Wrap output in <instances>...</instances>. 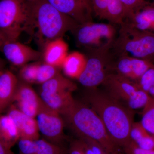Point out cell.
<instances>
[{
  "mask_svg": "<svg viewBox=\"0 0 154 154\" xmlns=\"http://www.w3.org/2000/svg\"><path fill=\"white\" fill-rule=\"evenodd\" d=\"M68 45L63 38L49 42L45 47L43 54L44 63L58 68H61L68 54Z\"/></svg>",
  "mask_w": 154,
  "mask_h": 154,
  "instance_id": "obj_17",
  "label": "cell"
},
{
  "mask_svg": "<svg viewBox=\"0 0 154 154\" xmlns=\"http://www.w3.org/2000/svg\"><path fill=\"white\" fill-rule=\"evenodd\" d=\"M36 117L39 131L45 140L59 146L64 135V123L61 115L42 101Z\"/></svg>",
  "mask_w": 154,
  "mask_h": 154,
  "instance_id": "obj_9",
  "label": "cell"
},
{
  "mask_svg": "<svg viewBox=\"0 0 154 154\" xmlns=\"http://www.w3.org/2000/svg\"><path fill=\"white\" fill-rule=\"evenodd\" d=\"M60 73L58 68L44 63H39L37 70L36 83L43 84Z\"/></svg>",
  "mask_w": 154,
  "mask_h": 154,
  "instance_id": "obj_25",
  "label": "cell"
},
{
  "mask_svg": "<svg viewBox=\"0 0 154 154\" xmlns=\"http://www.w3.org/2000/svg\"><path fill=\"white\" fill-rule=\"evenodd\" d=\"M126 10L127 18L126 20L132 17L138 11L148 5L146 0H120ZM125 20V21H126Z\"/></svg>",
  "mask_w": 154,
  "mask_h": 154,
  "instance_id": "obj_28",
  "label": "cell"
},
{
  "mask_svg": "<svg viewBox=\"0 0 154 154\" xmlns=\"http://www.w3.org/2000/svg\"><path fill=\"white\" fill-rule=\"evenodd\" d=\"M2 47H0V50L1 49ZM5 69H4V63L3 62L2 60L0 58V74L2 73V72Z\"/></svg>",
  "mask_w": 154,
  "mask_h": 154,
  "instance_id": "obj_38",
  "label": "cell"
},
{
  "mask_svg": "<svg viewBox=\"0 0 154 154\" xmlns=\"http://www.w3.org/2000/svg\"><path fill=\"white\" fill-rule=\"evenodd\" d=\"M61 13L75 20L79 25L93 21V11L85 0H46Z\"/></svg>",
  "mask_w": 154,
  "mask_h": 154,
  "instance_id": "obj_11",
  "label": "cell"
},
{
  "mask_svg": "<svg viewBox=\"0 0 154 154\" xmlns=\"http://www.w3.org/2000/svg\"><path fill=\"white\" fill-rule=\"evenodd\" d=\"M19 80L14 72L5 70L0 74V114L13 104Z\"/></svg>",
  "mask_w": 154,
  "mask_h": 154,
  "instance_id": "obj_15",
  "label": "cell"
},
{
  "mask_svg": "<svg viewBox=\"0 0 154 154\" xmlns=\"http://www.w3.org/2000/svg\"><path fill=\"white\" fill-rule=\"evenodd\" d=\"M72 93L69 91L55 93L39 91V96L45 104L60 115L65 116L75 102Z\"/></svg>",
  "mask_w": 154,
  "mask_h": 154,
  "instance_id": "obj_16",
  "label": "cell"
},
{
  "mask_svg": "<svg viewBox=\"0 0 154 154\" xmlns=\"http://www.w3.org/2000/svg\"><path fill=\"white\" fill-rule=\"evenodd\" d=\"M1 50L9 62L21 67L31 62L38 60L42 55L41 52L17 40L5 42Z\"/></svg>",
  "mask_w": 154,
  "mask_h": 154,
  "instance_id": "obj_12",
  "label": "cell"
},
{
  "mask_svg": "<svg viewBox=\"0 0 154 154\" xmlns=\"http://www.w3.org/2000/svg\"><path fill=\"white\" fill-rule=\"evenodd\" d=\"M148 134L140 122H134L130 133L131 141L134 143H136Z\"/></svg>",
  "mask_w": 154,
  "mask_h": 154,
  "instance_id": "obj_32",
  "label": "cell"
},
{
  "mask_svg": "<svg viewBox=\"0 0 154 154\" xmlns=\"http://www.w3.org/2000/svg\"><path fill=\"white\" fill-rule=\"evenodd\" d=\"M65 117L79 137L97 142L110 154H122L120 147L110 137L101 118L88 104L75 100Z\"/></svg>",
  "mask_w": 154,
  "mask_h": 154,
  "instance_id": "obj_2",
  "label": "cell"
},
{
  "mask_svg": "<svg viewBox=\"0 0 154 154\" xmlns=\"http://www.w3.org/2000/svg\"><path fill=\"white\" fill-rule=\"evenodd\" d=\"M7 113L17 126L20 138L36 140L39 139V130L36 119L23 113L14 104L6 110Z\"/></svg>",
  "mask_w": 154,
  "mask_h": 154,
  "instance_id": "obj_14",
  "label": "cell"
},
{
  "mask_svg": "<svg viewBox=\"0 0 154 154\" xmlns=\"http://www.w3.org/2000/svg\"><path fill=\"white\" fill-rule=\"evenodd\" d=\"M124 23L138 30L154 32V7L146 6Z\"/></svg>",
  "mask_w": 154,
  "mask_h": 154,
  "instance_id": "obj_18",
  "label": "cell"
},
{
  "mask_svg": "<svg viewBox=\"0 0 154 154\" xmlns=\"http://www.w3.org/2000/svg\"><path fill=\"white\" fill-rule=\"evenodd\" d=\"M19 130L8 114H0V140L11 149L20 139Z\"/></svg>",
  "mask_w": 154,
  "mask_h": 154,
  "instance_id": "obj_20",
  "label": "cell"
},
{
  "mask_svg": "<svg viewBox=\"0 0 154 154\" xmlns=\"http://www.w3.org/2000/svg\"><path fill=\"white\" fill-rule=\"evenodd\" d=\"M147 94L152 98L154 99V85L149 89Z\"/></svg>",
  "mask_w": 154,
  "mask_h": 154,
  "instance_id": "obj_37",
  "label": "cell"
},
{
  "mask_svg": "<svg viewBox=\"0 0 154 154\" xmlns=\"http://www.w3.org/2000/svg\"><path fill=\"white\" fill-rule=\"evenodd\" d=\"M86 143L82 146L84 154H110L101 144L94 140L85 137H79Z\"/></svg>",
  "mask_w": 154,
  "mask_h": 154,
  "instance_id": "obj_27",
  "label": "cell"
},
{
  "mask_svg": "<svg viewBox=\"0 0 154 154\" xmlns=\"http://www.w3.org/2000/svg\"><path fill=\"white\" fill-rule=\"evenodd\" d=\"M109 0H91L93 13L101 19H105Z\"/></svg>",
  "mask_w": 154,
  "mask_h": 154,
  "instance_id": "obj_30",
  "label": "cell"
},
{
  "mask_svg": "<svg viewBox=\"0 0 154 154\" xmlns=\"http://www.w3.org/2000/svg\"><path fill=\"white\" fill-rule=\"evenodd\" d=\"M86 101L97 113L114 143L125 148L131 142L130 133L133 124V110L109 94L96 88L89 89Z\"/></svg>",
  "mask_w": 154,
  "mask_h": 154,
  "instance_id": "obj_1",
  "label": "cell"
},
{
  "mask_svg": "<svg viewBox=\"0 0 154 154\" xmlns=\"http://www.w3.org/2000/svg\"><path fill=\"white\" fill-rule=\"evenodd\" d=\"M73 32L78 43L89 50L111 48L118 33L115 25L93 21L79 25Z\"/></svg>",
  "mask_w": 154,
  "mask_h": 154,
  "instance_id": "obj_8",
  "label": "cell"
},
{
  "mask_svg": "<svg viewBox=\"0 0 154 154\" xmlns=\"http://www.w3.org/2000/svg\"><path fill=\"white\" fill-rule=\"evenodd\" d=\"M89 50L85 67L77 80L82 85L92 89L103 84L110 74L108 70L111 69L113 56L111 48Z\"/></svg>",
  "mask_w": 154,
  "mask_h": 154,
  "instance_id": "obj_7",
  "label": "cell"
},
{
  "mask_svg": "<svg viewBox=\"0 0 154 154\" xmlns=\"http://www.w3.org/2000/svg\"><path fill=\"white\" fill-rule=\"evenodd\" d=\"M42 100L30 84L19 81L13 104L23 113L36 118Z\"/></svg>",
  "mask_w": 154,
  "mask_h": 154,
  "instance_id": "obj_13",
  "label": "cell"
},
{
  "mask_svg": "<svg viewBox=\"0 0 154 154\" xmlns=\"http://www.w3.org/2000/svg\"><path fill=\"white\" fill-rule=\"evenodd\" d=\"M36 140L20 138L18 142L20 154H36L37 151Z\"/></svg>",
  "mask_w": 154,
  "mask_h": 154,
  "instance_id": "obj_31",
  "label": "cell"
},
{
  "mask_svg": "<svg viewBox=\"0 0 154 154\" xmlns=\"http://www.w3.org/2000/svg\"><path fill=\"white\" fill-rule=\"evenodd\" d=\"M62 154H65V152H63V153H62Z\"/></svg>",
  "mask_w": 154,
  "mask_h": 154,
  "instance_id": "obj_41",
  "label": "cell"
},
{
  "mask_svg": "<svg viewBox=\"0 0 154 154\" xmlns=\"http://www.w3.org/2000/svg\"><path fill=\"white\" fill-rule=\"evenodd\" d=\"M141 124L154 137V99L152 98L143 109Z\"/></svg>",
  "mask_w": 154,
  "mask_h": 154,
  "instance_id": "obj_23",
  "label": "cell"
},
{
  "mask_svg": "<svg viewBox=\"0 0 154 154\" xmlns=\"http://www.w3.org/2000/svg\"><path fill=\"white\" fill-rule=\"evenodd\" d=\"M124 149L128 154H154V149L145 150L140 149L131 141Z\"/></svg>",
  "mask_w": 154,
  "mask_h": 154,
  "instance_id": "obj_33",
  "label": "cell"
},
{
  "mask_svg": "<svg viewBox=\"0 0 154 154\" xmlns=\"http://www.w3.org/2000/svg\"><path fill=\"white\" fill-rule=\"evenodd\" d=\"M127 18L126 10L120 0H109L105 20L110 24L120 26Z\"/></svg>",
  "mask_w": 154,
  "mask_h": 154,
  "instance_id": "obj_22",
  "label": "cell"
},
{
  "mask_svg": "<svg viewBox=\"0 0 154 154\" xmlns=\"http://www.w3.org/2000/svg\"><path fill=\"white\" fill-rule=\"evenodd\" d=\"M14 39L11 34L5 30L0 29V47L8 41H14Z\"/></svg>",
  "mask_w": 154,
  "mask_h": 154,
  "instance_id": "obj_34",
  "label": "cell"
},
{
  "mask_svg": "<svg viewBox=\"0 0 154 154\" xmlns=\"http://www.w3.org/2000/svg\"><path fill=\"white\" fill-rule=\"evenodd\" d=\"M39 63H33L21 67L18 78L19 81L27 84L36 83V75Z\"/></svg>",
  "mask_w": 154,
  "mask_h": 154,
  "instance_id": "obj_24",
  "label": "cell"
},
{
  "mask_svg": "<svg viewBox=\"0 0 154 154\" xmlns=\"http://www.w3.org/2000/svg\"><path fill=\"white\" fill-rule=\"evenodd\" d=\"M136 82L142 90L147 93L154 85V65L149 68Z\"/></svg>",
  "mask_w": 154,
  "mask_h": 154,
  "instance_id": "obj_29",
  "label": "cell"
},
{
  "mask_svg": "<svg viewBox=\"0 0 154 154\" xmlns=\"http://www.w3.org/2000/svg\"><path fill=\"white\" fill-rule=\"evenodd\" d=\"M31 2L34 31L36 29L37 37L45 44L63 38L68 31L73 32L79 25L46 0H34Z\"/></svg>",
  "mask_w": 154,
  "mask_h": 154,
  "instance_id": "obj_3",
  "label": "cell"
},
{
  "mask_svg": "<svg viewBox=\"0 0 154 154\" xmlns=\"http://www.w3.org/2000/svg\"><path fill=\"white\" fill-rule=\"evenodd\" d=\"M85 1H87L91 5V0H85Z\"/></svg>",
  "mask_w": 154,
  "mask_h": 154,
  "instance_id": "obj_39",
  "label": "cell"
},
{
  "mask_svg": "<svg viewBox=\"0 0 154 154\" xmlns=\"http://www.w3.org/2000/svg\"><path fill=\"white\" fill-rule=\"evenodd\" d=\"M69 154H84L77 140H75L71 145Z\"/></svg>",
  "mask_w": 154,
  "mask_h": 154,
  "instance_id": "obj_35",
  "label": "cell"
},
{
  "mask_svg": "<svg viewBox=\"0 0 154 154\" xmlns=\"http://www.w3.org/2000/svg\"><path fill=\"white\" fill-rule=\"evenodd\" d=\"M0 29L17 40L22 33L34 31L31 1L0 0Z\"/></svg>",
  "mask_w": 154,
  "mask_h": 154,
  "instance_id": "obj_5",
  "label": "cell"
},
{
  "mask_svg": "<svg viewBox=\"0 0 154 154\" xmlns=\"http://www.w3.org/2000/svg\"><path fill=\"white\" fill-rule=\"evenodd\" d=\"M76 89V86L74 83L59 73L52 79L42 84L40 91L49 93L72 92Z\"/></svg>",
  "mask_w": 154,
  "mask_h": 154,
  "instance_id": "obj_21",
  "label": "cell"
},
{
  "mask_svg": "<svg viewBox=\"0 0 154 154\" xmlns=\"http://www.w3.org/2000/svg\"><path fill=\"white\" fill-rule=\"evenodd\" d=\"M0 154H15L11 150V149L8 148L0 140Z\"/></svg>",
  "mask_w": 154,
  "mask_h": 154,
  "instance_id": "obj_36",
  "label": "cell"
},
{
  "mask_svg": "<svg viewBox=\"0 0 154 154\" xmlns=\"http://www.w3.org/2000/svg\"><path fill=\"white\" fill-rule=\"evenodd\" d=\"M103 84L108 94L132 110L143 109L151 99L136 82L115 73L108 75Z\"/></svg>",
  "mask_w": 154,
  "mask_h": 154,
  "instance_id": "obj_6",
  "label": "cell"
},
{
  "mask_svg": "<svg viewBox=\"0 0 154 154\" xmlns=\"http://www.w3.org/2000/svg\"><path fill=\"white\" fill-rule=\"evenodd\" d=\"M26 1H34V0H26Z\"/></svg>",
  "mask_w": 154,
  "mask_h": 154,
  "instance_id": "obj_40",
  "label": "cell"
},
{
  "mask_svg": "<svg viewBox=\"0 0 154 154\" xmlns=\"http://www.w3.org/2000/svg\"><path fill=\"white\" fill-rule=\"evenodd\" d=\"M36 144L37 151L36 154H62L64 152L59 146L45 139L37 140Z\"/></svg>",
  "mask_w": 154,
  "mask_h": 154,
  "instance_id": "obj_26",
  "label": "cell"
},
{
  "mask_svg": "<svg viewBox=\"0 0 154 154\" xmlns=\"http://www.w3.org/2000/svg\"><path fill=\"white\" fill-rule=\"evenodd\" d=\"M87 60V56L79 51L68 54L61 66L64 74L69 78L78 79L85 67Z\"/></svg>",
  "mask_w": 154,
  "mask_h": 154,
  "instance_id": "obj_19",
  "label": "cell"
},
{
  "mask_svg": "<svg viewBox=\"0 0 154 154\" xmlns=\"http://www.w3.org/2000/svg\"><path fill=\"white\" fill-rule=\"evenodd\" d=\"M111 50L113 55H127L154 63V32L141 31L125 23L119 26Z\"/></svg>",
  "mask_w": 154,
  "mask_h": 154,
  "instance_id": "obj_4",
  "label": "cell"
},
{
  "mask_svg": "<svg viewBox=\"0 0 154 154\" xmlns=\"http://www.w3.org/2000/svg\"><path fill=\"white\" fill-rule=\"evenodd\" d=\"M113 55L111 69H114L115 73L135 82L154 65L150 61L129 55Z\"/></svg>",
  "mask_w": 154,
  "mask_h": 154,
  "instance_id": "obj_10",
  "label": "cell"
}]
</instances>
